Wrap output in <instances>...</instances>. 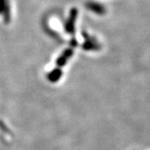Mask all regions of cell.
Returning a JSON list of instances; mask_svg holds the SVG:
<instances>
[{
    "mask_svg": "<svg viewBox=\"0 0 150 150\" xmlns=\"http://www.w3.org/2000/svg\"><path fill=\"white\" fill-rule=\"evenodd\" d=\"M78 13H79V11L76 8H73L70 10L69 17L68 20L65 23L64 25L65 31H66V33H68L69 34H73L74 33L75 23H76L77 18H78Z\"/></svg>",
    "mask_w": 150,
    "mask_h": 150,
    "instance_id": "6da1fadb",
    "label": "cell"
},
{
    "mask_svg": "<svg viewBox=\"0 0 150 150\" xmlns=\"http://www.w3.org/2000/svg\"><path fill=\"white\" fill-rule=\"evenodd\" d=\"M86 8L88 10L92 11L95 14L98 15H104L106 13V8L105 6L102 5L99 3L93 2V1H88L86 3Z\"/></svg>",
    "mask_w": 150,
    "mask_h": 150,
    "instance_id": "3957f363",
    "label": "cell"
},
{
    "mask_svg": "<svg viewBox=\"0 0 150 150\" xmlns=\"http://www.w3.org/2000/svg\"><path fill=\"white\" fill-rule=\"evenodd\" d=\"M73 54H74V50L72 48H69L65 49L64 51L63 52V54H61L59 57V59H57L56 64L58 65V67H63V66H64L67 64L69 59H70L73 56Z\"/></svg>",
    "mask_w": 150,
    "mask_h": 150,
    "instance_id": "277c9868",
    "label": "cell"
},
{
    "mask_svg": "<svg viewBox=\"0 0 150 150\" xmlns=\"http://www.w3.org/2000/svg\"><path fill=\"white\" fill-rule=\"evenodd\" d=\"M0 15L3 16L5 23L10 22L11 8L8 0H0Z\"/></svg>",
    "mask_w": 150,
    "mask_h": 150,
    "instance_id": "7a4b0ae2",
    "label": "cell"
},
{
    "mask_svg": "<svg viewBox=\"0 0 150 150\" xmlns=\"http://www.w3.org/2000/svg\"><path fill=\"white\" fill-rule=\"evenodd\" d=\"M84 37L86 38V42L83 44V47L84 50L87 51H95L100 49V45L97 43L95 40H93L91 38H89L88 35L84 34Z\"/></svg>",
    "mask_w": 150,
    "mask_h": 150,
    "instance_id": "5b68a950",
    "label": "cell"
},
{
    "mask_svg": "<svg viewBox=\"0 0 150 150\" xmlns=\"http://www.w3.org/2000/svg\"><path fill=\"white\" fill-rule=\"evenodd\" d=\"M62 76V71L59 69H55L52 72H50L48 74V79L50 82L55 83L57 81H59V79L61 78Z\"/></svg>",
    "mask_w": 150,
    "mask_h": 150,
    "instance_id": "8992f818",
    "label": "cell"
}]
</instances>
